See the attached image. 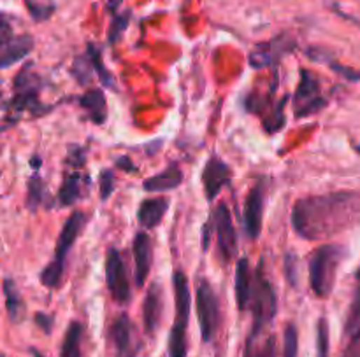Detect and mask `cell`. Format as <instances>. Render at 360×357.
Instances as JSON below:
<instances>
[{
    "mask_svg": "<svg viewBox=\"0 0 360 357\" xmlns=\"http://www.w3.org/2000/svg\"><path fill=\"white\" fill-rule=\"evenodd\" d=\"M2 130H4V128H2V126H0V131H2Z\"/></svg>",
    "mask_w": 360,
    "mask_h": 357,
    "instance_id": "681fc988",
    "label": "cell"
},
{
    "mask_svg": "<svg viewBox=\"0 0 360 357\" xmlns=\"http://www.w3.org/2000/svg\"><path fill=\"white\" fill-rule=\"evenodd\" d=\"M32 166L34 168H41V158H32Z\"/></svg>",
    "mask_w": 360,
    "mask_h": 357,
    "instance_id": "bcb514c9",
    "label": "cell"
},
{
    "mask_svg": "<svg viewBox=\"0 0 360 357\" xmlns=\"http://www.w3.org/2000/svg\"><path fill=\"white\" fill-rule=\"evenodd\" d=\"M360 224V191H334L297 200L292 226L306 240L334 237Z\"/></svg>",
    "mask_w": 360,
    "mask_h": 357,
    "instance_id": "6da1fadb",
    "label": "cell"
},
{
    "mask_svg": "<svg viewBox=\"0 0 360 357\" xmlns=\"http://www.w3.org/2000/svg\"><path fill=\"white\" fill-rule=\"evenodd\" d=\"M99 191L100 200H107L114 191V175L111 170H102L99 177Z\"/></svg>",
    "mask_w": 360,
    "mask_h": 357,
    "instance_id": "d590c367",
    "label": "cell"
},
{
    "mask_svg": "<svg viewBox=\"0 0 360 357\" xmlns=\"http://www.w3.org/2000/svg\"><path fill=\"white\" fill-rule=\"evenodd\" d=\"M107 340H109L116 357H137L141 350L139 338H136V335H134V324L127 314L118 315L111 322Z\"/></svg>",
    "mask_w": 360,
    "mask_h": 357,
    "instance_id": "ba28073f",
    "label": "cell"
},
{
    "mask_svg": "<svg viewBox=\"0 0 360 357\" xmlns=\"http://www.w3.org/2000/svg\"><path fill=\"white\" fill-rule=\"evenodd\" d=\"M286 96L282 100V103H279L278 107H276L275 110H272L271 114H269L268 117L264 119V128L269 131V133H276V131H279L283 128V124H285V114H283V105L286 103Z\"/></svg>",
    "mask_w": 360,
    "mask_h": 357,
    "instance_id": "836d02e7",
    "label": "cell"
},
{
    "mask_svg": "<svg viewBox=\"0 0 360 357\" xmlns=\"http://www.w3.org/2000/svg\"><path fill=\"white\" fill-rule=\"evenodd\" d=\"M209 235H211V223L204 226V237H202L204 251H207V245H209Z\"/></svg>",
    "mask_w": 360,
    "mask_h": 357,
    "instance_id": "7bdbcfd3",
    "label": "cell"
},
{
    "mask_svg": "<svg viewBox=\"0 0 360 357\" xmlns=\"http://www.w3.org/2000/svg\"><path fill=\"white\" fill-rule=\"evenodd\" d=\"M30 352L34 354V357H43V354H41V352H37L36 349H30Z\"/></svg>",
    "mask_w": 360,
    "mask_h": 357,
    "instance_id": "7dc6e473",
    "label": "cell"
},
{
    "mask_svg": "<svg viewBox=\"0 0 360 357\" xmlns=\"http://www.w3.org/2000/svg\"><path fill=\"white\" fill-rule=\"evenodd\" d=\"M15 39V30H13L11 22L8 16L0 15V48L8 46Z\"/></svg>",
    "mask_w": 360,
    "mask_h": 357,
    "instance_id": "74e56055",
    "label": "cell"
},
{
    "mask_svg": "<svg viewBox=\"0 0 360 357\" xmlns=\"http://www.w3.org/2000/svg\"><path fill=\"white\" fill-rule=\"evenodd\" d=\"M355 279L360 282V266H359V268H356V272H355Z\"/></svg>",
    "mask_w": 360,
    "mask_h": 357,
    "instance_id": "c3c4849f",
    "label": "cell"
},
{
    "mask_svg": "<svg viewBox=\"0 0 360 357\" xmlns=\"http://www.w3.org/2000/svg\"><path fill=\"white\" fill-rule=\"evenodd\" d=\"M327 100L321 96V86L317 75L311 71L300 68V81L293 95V109L296 117H307L321 110Z\"/></svg>",
    "mask_w": 360,
    "mask_h": 357,
    "instance_id": "8992f818",
    "label": "cell"
},
{
    "mask_svg": "<svg viewBox=\"0 0 360 357\" xmlns=\"http://www.w3.org/2000/svg\"><path fill=\"white\" fill-rule=\"evenodd\" d=\"M213 226L216 230L218 251L225 263H230L237 252V235H235L234 221H232L230 210L225 203H220L213 214Z\"/></svg>",
    "mask_w": 360,
    "mask_h": 357,
    "instance_id": "9c48e42d",
    "label": "cell"
},
{
    "mask_svg": "<svg viewBox=\"0 0 360 357\" xmlns=\"http://www.w3.org/2000/svg\"><path fill=\"white\" fill-rule=\"evenodd\" d=\"M183 182V172L176 163L164 170V172L157 173V175L146 179L143 188L150 193H160V191H171V189L178 188Z\"/></svg>",
    "mask_w": 360,
    "mask_h": 357,
    "instance_id": "ac0fdd59",
    "label": "cell"
},
{
    "mask_svg": "<svg viewBox=\"0 0 360 357\" xmlns=\"http://www.w3.org/2000/svg\"><path fill=\"white\" fill-rule=\"evenodd\" d=\"M325 64L328 65V67L332 68V71L335 72V74L342 75L345 79H348V81H353V82H360V72L359 71H353V68L349 67H345V65L338 64V61H334L332 58H328Z\"/></svg>",
    "mask_w": 360,
    "mask_h": 357,
    "instance_id": "8d00e7d4",
    "label": "cell"
},
{
    "mask_svg": "<svg viewBox=\"0 0 360 357\" xmlns=\"http://www.w3.org/2000/svg\"><path fill=\"white\" fill-rule=\"evenodd\" d=\"M71 72L79 82L86 85V82L92 79V74H93V67H92V64H90V58L88 57L76 58V61H74V65H72Z\"/></svg>",
    "mask_w": 360,
    "mask_h": 357,
    "instance_id": "e575fe53",
    "label": "cell"
},
{
    "mask_svg": "<svg viewBox=\"0 0 360 357\" xmlns=\"http://www.w3.org/2000/svg\"><path fill=\"white\" fill-rule=\"evenodd\" d=\"M134 252V266H136V284L137 287H143L146 284L148 275L151 270V261H153V247H151L150 235L144 231H137L134 237L132 244Z\"/></svg>",
    "mask_w": 360,
    "mask_h": 357,
    "instance_id": "4fadbf2b",
    "label": "cell"
},
{
    "mask_svg": "<svg viewBox=\"0 0 360 357\" xmlns=\"http://www.w3.org/2000/svg\"><path fill=\"white\" fill-rule=\"evenodd\" d=\"M0 95H2V92H0Z\"/></svg>",
    "mask_w": 360,
    "mask_h": 357,
    "instance_id": "f907efd6",
    "label": "cell"
},
{
    "mask_svg": "<svg viewBox=\"0 0 360 357\" xmlns=\"http://www.w3.org/2000/svg\"><path fill=\"white\" fill-rule=\"evenodd\" d=\"M85 224H86V216L83 212H79V210H76V212H72L71 216L67 217L60 235H58L57 251H55V261L65 265V256H67V252L71 251L74 242L78 240V237L81 235Z\"/></svg>",
    "mask_w": 360,
    "mask_h": 357,
    "instance_id": "5bb4252c",
    "label": "cell"
},
{
    "mask_svg": "<svg viewBox=\"0 0 360 357\" xmlns=\"http://www.w3.org/2000/svg\"><path fill=\"white\" fill-rule=\"evenodd\" d=\"M360 331V286L356 287L355 293H353L352 301H349L348 314H346L345 321V335L353 336Z\"/></svg>",
    "mask_w": 360,
    "mask_h": 357,
    "instance_id": "484cf974",
    "label": "cell"
},
{
    "mask_svg": "<svg viewBox=\"0 0 360 357\" xmlns=\"http://www.w3.org/2000/svg\"><path fill=\"white\" fill-rule=\"evenodd\" d=\"M297 256L292 254V252H289V254L285 256V275L286 279H289V284L290 286L297 287Z\"/></svg>",
    "mask_w": 360,
    "mask_h": 357,
    "instance_id": "f35d334b",
    "label": "cell"
},
{
    "mask_svg": "<svg viewBox=\"0 0 360 357\" xmlns=\"http://www.w3.org/2000/svg\"><path fill=\"white\" fill-rule=\"evenodd\" d=\"M2 289H4L6 310H8L9 321L13 324H20L27 315V305L22 294H20L18 286H16V282L13 279H6L4 284H2Z\"/></svg>",
    "mask_w": 360,
    "mask_h": 357,
    "instance_id": "ffe728a7",
    "label": "cell"
},
{
    "mask_svg": "<svg viewBox=\"0 0 360 357\" xmlns=\"http://www.w3.org/2000/svg\"><path fill=\"white\" fill-rule=\"evenodd\" d=\"M32 67L34 65L29 64L18 72V75L15 78V93H39L43 82Z\"/></svg>",
    "mask_w": 360,
    "mask_h": 357,
    "instance_id": "d4e9b609",
    "label": "cell"
},
{
    "mask_svg": "<svg viewBox=\"0 0 360 357\" xmlns=\"http://www.w3.org/2000/svg\"><path fill=\"white\" fill-rule=\"evenodd\" d=\"M67 163L71 166H83V163H85V151L79 147L74 149V151H69Z\"/></svg>",
    "mask_w": 360,
    "mask_h": 357,
    "instance_id": "b9f144b4",
    "label": "cell"
},
{
    "mask_svg": "<svg viewBox=\"0 0 360 357\" xmlns=\"http://www.w3.org/2000/svg\"><path fill=\"white\" fill-rule=\"evenodd\" d=\"M328 354H331L328 322L325 317H320L317 324V357H328Z\"/></svg>",
    "mask_w": 360,
    "mask_h": 357,
    "instance_id": "4dcf8cb0",
    "label": "cell"
},
{
    "mask_svg": "<svg viewBox=\"0 0 360 357\" xmlns=\"http://www.w3.org/2000/svg\"><path fill=\"white\" fill-rule=\"evenodd\" d=\"M81 338H83V326L76 321L71 322L67 331H65L60 357H83Z\"/></svg>",
    "mask_w": 360,
    "mask_h": 357,
    "instance_id": "cb8c5ba5",
    "label": "cell"
},
{
    "mask_svg": "<svg viewBox=\"0 0 360 357\" xmlns=\"http://www.w3.org/2000/svg\"><path fill=\"white\" fill-rule=\"evenodd\" d=\"M27 207H29L30 210H37V207L43 203V198H44V182L43 179H41L39 175H34L30 177L29 181V186H27Z\"/></svg>",
    "mask_w": 360,
    "mask_h": 357,
    "instance_id": "f1b7e54d",
    "label": "cell"
},
{
    "mask_svg": "<svg viewBox=\"0 0 360 357\" xmlns=\"http://www.w3.org/2000/svg\"><path fill=\"white\" fill-rule=\"evenodd\" d=\"M264 181H258L254 188L248 191L247 202H244V230L250 238H258L262 231V214H264Z\"/></svg>",
    "mask_w": 360,
    "mask_h": 357,
    "instance_id": "8fae6325",
    "label": "cell"
},
{
    "mask_svg": "<svg viewBox=\"0 0 360 357\" xmlns=\"http://www.w3.org/2000/svg\"><path fill=\"white\" fill-rule=\"evenodd\" d=\"M106 286L109 289L111 298L116 303H129L130 300V282L127 265L122 254L116 249H109L106 254Z\"/></svg>",
    "mask_w": 360,
    "mask_h": 357,
    "instance_id": "52a82bcc",
    "label": "cell"
},
{
    "mask_svg": "<svg viewBox=\"0 0 360 357\" xmlns=\"http://www.w3.org/2000/svg\"><path fill=\"white\" fill-rule=\"evenodd\" d=\"M335 13H338L339 16H342V18L345 20H348V22H352L353 25H356V27H360V20H356V18H353V16H349V15H345V13H341V11H338V9H335Z\"/></svg>",
    "mask_w": 360,
    "mask_h": 357,
    "instance_id": "f6af8a7d",
    "label": "cell"
},
{
    "mask_svg": "<svg viewBox=\"0 0 360 357\" xmlns=\"http://www.w3.org/2000/svg\"><path fill=\"white\" fill-rule=\"evenodd\" d=\"M86 184H88L86 177L81 175L79 172L65 175L64 182H62V186H60V191H58V200H60L62 205H65V207L74 205V203L81 198Z\"/></svg>",
    "mask_w": 360,
    "mask_h": 357,
    "instance_id": "7402d4cb",
    "label": "cell"
},
{
    "mask_svg": "<svg viewBox=\"0 0 360 357\" xmlns=\"http://www.w3.org/2000/svg\"><path fill=\"white\" fill-rule=\"evenodd\" d=\"M162 305H164V301H162V287L158 284H151L143 303V322L148 335H155V331L160 326L162 310H164Z\"/></svg>",
    "mask_w": 360,
    "mask_h": 357,
    "instance_id": "9a60e30c",
    "label": "cell"
},
{
    "mask_svg": "<svg viewBox=\"0 0 360 357\" xmlns=\"http://www.w3.org/2000/svg\"><path fill=\"white\" fill-rule=\"evenodd\" d=\"M34 22H48L55 13L53 0H23Z\"/></svg>",
    "mask_w": 360,
    "mask_h": 357,
    "instance_id": "4316f807",
    "label": "cell"
},
{
    "mask_svg": "<svg viewBox=\"0 0 360 357\" xmlns=\"http://www.w3.org/2000/svg\"><path fill=\"white\" fill-rule=\"evenodd\" d=\"M251 286H254V272L250 268V261L248 258H241L235 265V303L241 312H244L250 305L251 296Z\"/></svg>",
    "mask_w": 360,
    "mask_h": 357,
    "instance_id": "2e32d148",
    "label": "cell"
},
{
    "mask_svg": "<svg viewBox=\"0 0 360 357\" xmlns=\"http://www.w3.org/2000/svg\"><path fill=\"white\" fill-rule=\"evenodd\" d=\"M79 105L86 110L90 119L95 124H102L107 119V102L102 89H90L79 99Z\"/></svg>",
    "mask_w": 360,
    "mask_h": 357,
    "instance_id": "44dd1931",
    "label": "cell"
},
{
    "mask_svg": "<svg viewBox=\"0 0 360 357\" xmlns=\"http://www.w3.org/2000/svg\"><path fill=\"white\" fill-rule=\"evenodd\" d=\"M64 272H65V265L57 263L53 259V261H51L50 265L41 272V284L50 287V289H57V287L60 286L62 279H64Z\"/></svg>",
    "mask_w": 360,
    "mask_h": 357,
    "instance_id": "f546056e",
    "label": "cell"
},
{
    "mask_svg": "<svg viewBox=\"0 0 360 357\" xmlns=\"http://www.w3.org/2000/svg\"><path fill=\"white\" fill-rule=\"evenodd\" d=\"M251 314H254V324H251L250 336H258L264 333V329L271 324L278 308V300L272 289L271 282L264 275V261L257 266V272L254 277V286H251L250 305Z\"/></svg>",
    "mask_w": 360,
    "mask_h": 357,
    "instance_id": "277c9868",
    "label": "cell"
},
{
    "mask_svg": "<svg viewBox=\"0 0 360 357\" xmlns=\"http://www.w3.org/2000/svg\"><path fill=\"white\" fill-rule=\"evenodd\" d=\"M86 57L90 58V64H92L93 71L95 74L99 75V79L102 81L104 86H109V88H114V81H113V75L106 71L104 67V61H102V54H100V50L93 44H88V51H86Z\"/></svg>",
    "mask_w": 360,
    "mask_h": 357,
    "instance_id": "83f0119b",
    "label": "cell"
},
{
    "mask_svg": "<svg viewBox=\"0 0 360 357\" xmlns=\"http://www.w3.org/2000/svg\"><path fill=\"white\" fill-rule=\"evenodd\" d=\"M32 50H34L32 36L15 37L8 46H4L2 48V51H0V68H8L11 67V65L18 64L20 60L29 57Z\"/></svg>",
    "mask_w": 360,
    "mask_h": 357,
    "instance_id": "e0dca14e",
    "label": "cell"
},
{
    "mask_svg": "<svg viewBox=\"0 0 360 357\" xmlns=\"http://www.w3.org/2000/svg\"><path fill=\"white\" fill-rule=\"evenodd\" d=\"M341 357H360V331L356 335L349 336L348 345L342 350Z\"/></svg>",
    "mask_w": 360,
    "mask_h": 357,
    "instance_id": "ab89813d",
    "label": "cell"
},
{
    "mask_svg": "<svg viewBox=\"0 0 360 357\" xmlns=\"http://www.w3.org/2000/svg\"><path fill=\"white\" fill-rule=\"evenodd\" d=\"M195 308L202 342H213L218 326H220V305H218V298L213 287L206 279L200 280L199 286H197Z\"/></svg>",
    "mask_w": 360,
    "mask_h": 357,
    "instance_id": "5b68a950",
    "label": "cell"
},
{
    "mask_svg": "<svg viewBox=\"0 0 360 357\" xmlns=\"http://www.w3.org/2000/svg\"><path fill=\"white\" fill-rule=\"evenodd\" d=\"M228 181H230V168L227 166V163L221 161L220 158L207 159L202 170V186L206 198L213 202L218 193L221 191V188L228 184Z\"/></svg>",
    "mask_w": 360,
    "mask_h": 357,
    "instance_id": "7c38bea8",
    "label": "cell"
},
{
    "mask_svg": "<svg viewBox=\"0 0 360 357\" xmlns=\"http://www.w3.org/2000/svg\"><path fill=\"white\" fill-rule=\"evenodd\" d=\"M36 324L39 326V328L43 329L46 335H50L51 329H53V317L48 314H43V312H39V314H36Z\"/></svg>",
    "mask_w": 360,
    "mask_h": 357,
    "instance_id": "60d3db41",
    "label": "cell"
},
{
    "mask_svg": "<svg viewBox=\"0 0 360 357\" xmlns=\"http://www.w3.org/2000/svg\"><path fill=\"white\" fill-rule=\"evenodd\" d=\"M297 352H299V335L296 324H289L283 338V357H297Z\"/></svg>",
    "mask_w": 360,
    "mask_h": 357,
    "instance_id": "d6a6232c",
    "label": "cell"
},
{
    "mask_svg": "<svg viewBox=\"0 0 360 357\" xmlns=\"http://www.w3.org/2000/svg\"><path fill=\"white\" fill-rule=\"evenodd\" d=\"M346 258V247L327 244L310 256V284L318 298H328L334 291L338 270Z\"/></svg>",
    "mask_w": 360,
    "mask_h": 357,
    "instance_id": "7a4b0ae2",
    "label": "cell"
},
{
    "mask_svg": "<svg viewBox=\"0 0 360 357\" xmlns=\"http://www.w3.org/2000/svg\"><path fill=\"white\" fill-rule=\"evenodd\" d=\"M118 163H120V166H122V168H125V170H130V172H134V166H130L132 165V163H130V159L129 158H120L118 159Z\"/></svg>",
    "mask_w": 360,
    "mask_h": 357,
    "instance_id": "ee69618b",
    "label": "cell"
},
{
    "mask_svg": "<svg viewBox=\"0 0 360 357\" xmlns=\"http://www.w3.org/2000/svg\"><path fill=\"white\" fill-rule=\"evenodd\" d=\"M174 286V324L169 335V357H186V328L192 312V294L186 275L178 270L172 277Z\"/></svg>",
    "mask_w": 360,
    "mask_h": 357,
    "instance_id": "3957f363",
    "label": "cell"
},
{
    "mask_svg": "<svg viewBox=\"0 0 360 357\" xmlns=\"http://www.w3.org/2000/svg\"><path fill=\"white\" fill-rule=\"evenodd\" d=\"M243 357H276L275 336H248Z\"/></svg>",
    "mask_w": 360,
    "mask_h": 357,
    "instance_id": "603a6c76",
    "label": "cell"
},
{
    "mask_svg": "<svg viewBox=\"0 0 360 357\" xmlns=\"http://www.w3.org/2000/svg\"><path fill=\"white\" fill-rule=\"evenodd\" d=\"M129 22H130V11H125L122 13V15L114 16L113 22H111L109 25V30H107V41H109L111 44L120 41V37L123 36V32H125L127 27H129Z\"/></svg>",
    "mask_w": 360,
    "mask_h": 357,
    "instance_id": "1f68e13d",
    "label": "cell"
},
{
    "mask_svg": "<svg viewBox=\"0 0 360 357\" xmlns=\"http://www.w3.org/2000/svg\"><path fill=\"white\" fill-rule=\"evenodd\" d=\"M296 50V39L286 34L283 36L275 37L269 43L261 44V46L255 48L250 54H248V64L254 68H262L269 67V65H275L276 61L282 60L285 54H289L290 51Z\"/></svg>",
    "mask_w": 360,
    "mask_h": 357,
    "instance_id": "30bf717a",
    "label": "cell"
},
{
    "mask_svg": "<svg viewBox=\"0 0 360 357\" xmlns=\"http://www.w3.org/2000/svg\"><path fill=\"white\" fill-rule=\"evenodd\" d=\"M169 209V200L160 196V198H148L141 203L137 210V219L144 228H155L162 223L165 212Z\"/></svg>",
    "mask_w": 360,
    "mask_h": 357,
    "instance_id": "d6986e66",
    "label": "cell"
}]
</instances>
